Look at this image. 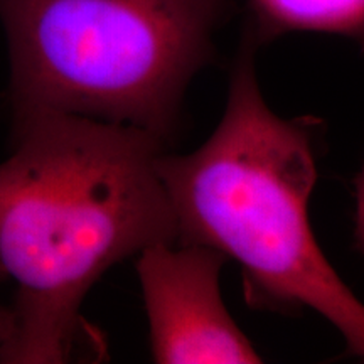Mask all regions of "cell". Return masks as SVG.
<instances>
[{
	"mask_svg": "<svg viewBox=\"0 0 364 364\" xmlns=\"http://www.w3.org/2000/svg\"><path fill=\"white\" fill-rule=\"evenodd\" d=\"M166 142L134 127L70 113L12 115L0 162V267L16 284L7 364H58L97 349L81 316L117 263L176 243L157 172Z\"/></svg>",
	"mask_w": 364,
	"mask_h": 364,
	"instance_id": "1",
	"label": "cell"
},
{
	"mask_svg": "<svg viewBox=\"0 0 364 364\" xmlns=\"http://www.w3.org/2000/svg\"><path fill=\"white\" fill-rule=\"evenodd\" d=\"M257 48L245 33L215 134L193 154L157 159L177 243L211 247L240 263L250 304L312 309L364 359V304L322 255L309 223L316 120H285L268 108L255 75Z\"/></svg>",
	"mask_w": 364,
	"mask_h": 364,
	"instance_id": "2",
	"label": "cell"
},
{
	"mask_svg": "<svg viewBox=\"0 0 364 364\" xmlns=\"http://www.w3.org/2000/svg\"><path fill=\"white\" fill-rule=\"evenodd\" d=\"M231 0H0L11 115L49 110L171 139Z\"/></svg>",
	"mask_w": 364,
	"mask_h": 364,
	"instance_id": "3",
	"label": "cell"
},
{
	"mask_svg": "<svg viewBox=\"0 0 364 364\" xmlns=\"http://www.w3.org/2000/svg\"><path fill=\"white\" fill-rule=\"evenodd\" d=\"M226 257L204 245L156 243L136 255L150 351L161 364H253L263 359L221 299Z\"/></svg>",
	"mask_w": 364,
	"mask_h": 364,
	"instance_id": "4",
	"label": "cell"
},
{
	"mask_svg": "<svg viewBox=\"0 0 364 364\" xmlns=\"http://www.w3.org/2000/svg\"><path fill=\"white\" fill-rule=\"evenodd\" d=\"M258 46L289 33L348 36L364 44V0H247Z\"/></svg>",
	"mask_w": 364,
	"mask_h": 364,
	"instance_id": "5",
	"label": "cell"
},
{
	"mask_svg": "<svg viewBox=\"0 0 364 364\" xmlns=\"http://www.w3.org/2000/svg\"><path fill=\"white\" fill-rule=\"evenodd\" d=\"M4 282H7V275L6 272L2 270V267H0V284H4ZM12 334H14V317H12L11 307L0 306V363H4V359H6L7 349L12 341Z\"/></svg>",
	"mask_w": 364,
	"mask_h": 364,
	"instance_id": "6",
	"label": "cell"
},
{
	"mask_svg": "<svg viewBox=\"0 0 364 364\" xmlns=\"http://www.w3.org/2000/svg\"><path fill=\"white\" fill-rule=\"evenodd\" d=\"M356 241L364 252V166L356 179Z\"/></svg>",
	"mask_w": 364,
	"mask_h": 364,
	"instance_id": "7",
	"label": "cell"
}]
</instances>
